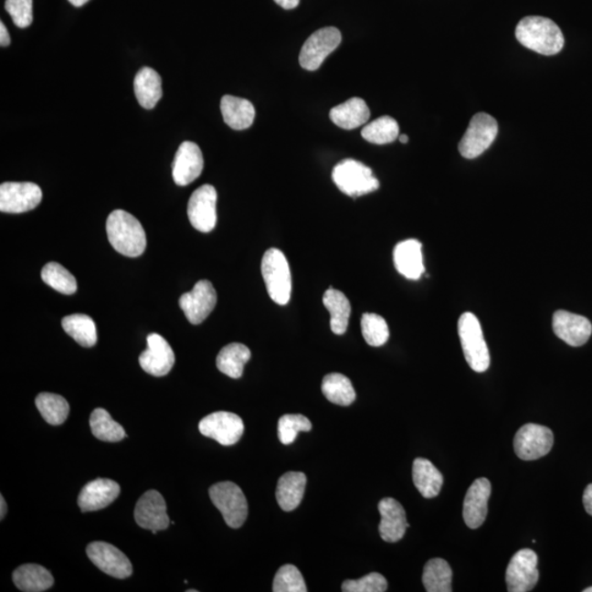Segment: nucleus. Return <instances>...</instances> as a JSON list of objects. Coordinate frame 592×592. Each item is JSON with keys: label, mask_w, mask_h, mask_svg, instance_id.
I'll return each instance as SVG.
<instances>
[{"label": "nucleus", "mask_w": 592, "mask_h": 592, "mask_svg": "<svg viewBox=\"0 0 592 592\" xmlns=\"http://www.w3.org/2000/svg\"><path fill=\"white\" fill-rule=\"evenodd\" d=\"M370 109L361 98H351L329 112V118L344 130H354L365 124L370 119Z\"/></svg>", "instance_id": "nucleus-24"}, {"label": "nucleus", "mask_w": 592, "mask_h": 592, "mask_svg": "<svg viewBox=\"0 0 592 592\" xmlns=\"http://www.w3.org/2000/svg\"><path fill=\"white\" fill-rule=\"evenodd\" d=\"M5 8L14 20V24L25 29L33 21L32 0H5Z\"/></svg>", "instance_id": "nucleus-43"}, {"label": "nucleus", "mask_w": 592, "mask_h": 592, "mask_svg": "<svg viewBox=\"0 0 592 592\" xmlns=\"http://www.w3.org/2000/svg\"><path fill=\"white\" fill-rule=\"evenodd\" d=\"M217 301V291L213 284L207 280H200L190 292L180 296L179 305L192 325H200L216 309Z\"/></svg>", "instance_id": "nucleus-12"}, {"label": "nucleus", "mask_w": 592, "mask_h": 592, "mask_svg": "<svg viewBox=\"0 0 592 592\" xmlns=\"http://www.w3.org/2000/svg\"><path fill=\"white\" fill-rule=\"evenodd\" d=\"M14 583L21 591L42 592L54 585V578L47 568L37 564H26L13 574Z\"/></svg>", "instance_id": "nucleus-28"}, {"label": "nucleus", "mask_w": 592, "mask_h": 592, "mask_svg": "<svg viewBox=\"0 0 592 592\" xmlns=\"http://www.w3.org/2000/svg\"><path fill=\"white\" fill-rule=\"evenodd\" d=\"M422 584L428 592H451L452 569L442 558H433L426 564Z\"/></svg>", "instance_id": "nucleus-33"}, {"label": "nucleus", "mask_w": 592, "mask_h": 592, "mask_svg": "<svg viewBox=\"0 0 592 592\" xmlns=\"http://www.w3.org/2000/svg\"><path fill=\"white\" fill-rule=\"evenodd\" d=\"M362 336L372 347H381L389 338V329L384 318L373 312H365L361 320Z\"/></svg>", "instance_id": "nucleus-39"}, {"label": "nucleus", "mask_w": 592, "mask_h": 592, "mask_svg": "<svg viewBox=\"0 0 592 592\" xmlns=\"http://www.w3.org/2000/svg\"><path fill=\"white\" fill-rule=\"evenodd\" d=\"M41 277L44 283L51 287L58 292L71 295L76 293L77 282L76 279L68 269L59 265L58 262H48L44 266L41 272Z\"/></svg>", "instance_id": "nucleus-38"}, {"label": "nucleus", "mask_w": 592, "mask_h": 592, "mask_svg": "<svg viewBox=\"0 0 592 592\" xmlns=\"http://www.w3.org/2000/svg\"><path fill=\"white\" fill-rule=\"evenodd\" d=\"M208 493L229 528L238 529L245 523L248 515V503L239 486L232 481H221L213 485Z\"/></svg>", "instance_id": "nucleus-6"}, {"label": "nucleus", "mask_w": 592, "mask_h": 592, "mask_svg": "<svg viewBox=\"0 0 592 592\" xmlns=\"http://www.w3.org/2000/svg\"><path fill=\"white\" fill-rule=\"evenodd\" d=\"M399 141L400 143H403V144H406V143H408L409 139L407 135L403 134L399 136Z\"/></svg>", "instance_id": "nucleus-49"}, {"label": "nucleus", "mask_w": 592, "mask_h": 592, "mask_svg": "<svg viewBox=\"0 0 592 592\" xmlns=\"http://www.w3.org/2000/svg\"><path fill=\"white\" fill-rule=\"evenodd\" d=\"M458 331L463 354L470 369L477 373L487 371L491 365V355L479 318L473 312H464L460 317Z\"/></svg>", "instance_id": "nucleus-3"}, {"label": "nucleus", "mask_w": 592, "mask_h": 592, "mask_svg": "<svg viewBox=\"0 0 592 592\" xmlns=\"http://www.w3.org/2000/svg\"><path fill=\"white\" fill-rule=\"evenodd\" d=\"M306 481V475L301 471H288L280 477L276 497L284 512H292L300 506L304 497Z\"/></svg>", "instance_id": "nucleus-25"}, {"label": "nucleus", "mask_w": 592, "mask_h": 592, "mask_svg": "<svg viewBox=\"0 0 592 592\" xmlns=\"http://www.w3.org/2000/svg\"><path fill=\"white\" fill-rule=\"evenodd\" d=\"M136 523L142 529L157 531L166 530L170 524L167 506L164 497L157 491H148L137 502L134 512Z\"/></svg>", "instance_id": "nucleus-16"}, {"label": "nucleus", "mask_w": 592, "mask_h": 592, "mask_svg": "<svg viewBox=\"0 0 592 592\" xmlns=\"http://www.w3.org/2000/svg\"><path fill=\"white\" fill-rule=\"evenodd\" d=\"M217 194L211 185H205L192 194L188 203L189 221L201 233H210L216 227Z\"/></svg>", "instance_id": "nucleus-14"}, {"label": "nucleus", "mask_w": 592, "mask_h": 592, "mask_svg": "<svg viewBox=\"0 0 592 592\" xmlns=\"http://www.w3.org/2000/svg\"><path fill=\"white\" fill-rule=\"evenodd\" d=\"M413 480L422 497L431 499L440 493L443 476L429 460L418 458L414 460Z\"/></svg>", "instance_id": "nucleus-29"}, {"label": "nucleus", "mask_w": 592, "mask_h": 592, "mask_svg": "<svg viewBox=\"0 0 592 592\" xmlns=\"http://www.w3.org/2000/svg\"><path fill=\"white\" fill-rule=\"evenodd\" d=\"M10 42L11 40L7 27H5L2 22V24H0V46L3 48L8 47Z\"/></svg>", "instance_id": "nucleus-45"}, {"label": "nucleus", "mask_w": 592, "mask_h": 592, "mask_svg": "<svg viewBox=\"0 0 592 592\" xmlns=\"http://www.w3.org/2000/svg\"><path fill=\"white\" fill-rule=\"evenodd\" d=\"M274 3L283 9L291 10L298 7L300 0H274Z\"/></svg>", "instance_id": "nucleus-46"}, {"label": "nucleus", "mask_w": 592, "mask_h": 592, "mask_svg": "<svg viewBox=\"0 0 592 592\" xmlns=\"http://www.w3.org/2000/svg\"><path fill=\"white\" fill-rule=\"evenodd\" d=\"M244 422L239 416L228 411H217L200 421L203 436L211 438L224 447L234 446L244 435Z\"/></svg>", "instance_id": "nucleus-10"}, {"label": "nucleus", "mask_w": 592, "mask_h": 592, "mask_svg": "<svg viewBox=\"0 0 592 592\" xmlns=\"http://www.w3.org/2000/svg\"><path fill=\"white\" fill-rule=\"evenodd\" d=\"M553 331L556 336L572 347L588 343L592 325L588 318L567 311H557L553 316Z\"/></svg>", "instance_id": "nucleus-18"}, {"label": "nucleus", "mask_w": 592, "mask_h": 592, "mask_svg": "<svg viewBox=\"0 0 592 592\" xmlns=\"http://www.w3.org/2000/svg\"><path fill=\"white\" fill-rule=\"evenodd\" d=\"M36 405L44 420L49 425H62L68 419L69 405L68 400L60 396V395L52 393L38 394Z\"/></svg>", "instance_id": "nucleus-35"}, {"label": "nucleus", "mask_w": 592, "mask_h": 592, "mask_svg": "<svg viewBox=\"0 0 592 592\" xmlns=\"http://www.w3.org/2000/svg\"><path fill=\"white\" fill-rule=\"evenodd\" d=\"M86 551L88 557L99 569L114 578H128L133 573L130 559L109 543L92 542Z\"/></svg>", "instance_id": "nucleus-15"}, {"label": "nucleus", "mask_w": 592, "mask_h": 592, "mask_svg": "<svg viewBox=\"0 0 592 592\" xmlns=\"http://www.w3.org/2000/svg\"><path fill=\"white\" fill-rule=\"evenodd\" d=\"M69 2L71 5H75V7H81V5H84L85 4L90 2V0H69Z\"/></svg>", "instance_id": "nucleus-48"}, {"label": "nucleus", "mask_w": 592, "mask_h": 592, "mask_svg": "<svg viewBox=\"0 0 592 592\" xmlns=\"http://www.w3.org/2000/svg\"><path fill=\"white\" fill-rule=\"evenodd\" d=\"M583 502L586 513L592 517V484L586 487L583 496Z\"/></svg>", "instance_id": "nucleus-44"}, {"label": "nucleus", "mask_w": 592, "mask_h": 592, "mask_svg": "<svg viewBox=\"0 0 592 592\" xmlns=\"http://www.w3.org/2000/svg\"><path fill=\"white\" fill-rule=\"evenodd\" d=\"M537 555L530 548H523L514 554L506 572V583L509 592H528L534 588L539 581Z\"/></svg>", "instance_id": "nucleus-11"}, {"label": "nucleus", "mask_w": 592, "mask_h": 592, "mask_svg": "<svg viewBox=\"0 0 592 592\" xmlns=\"http://www.w3.org/2000/svg\"><path fill=\"white\" fill-rule=\"evenodd\" d=\"M344 592H384L387 590V581L383 575L371 573L356 580H345L342 586Z\"/></svg>", "instance_id": "nucleus-42"}, {"label": "nucleus", "mask_w": 592, "mask_h": 592, "mask_svg": "<svg viewBox=\"0 0 592 592\" xmlns=\"http://www.w3.org/2000/svg\"><path fill=\"white\" fill-rule=\"evenodd\" d=\"M205 161L200 147L194 142H184L178 148L173 164L175 185H188L200 177Z\"/></svg>", "instance_id": "nucleus-19"}, {"label": "nucleus", "mask_w": 592, "mask_h": 592, "mask_svg": "<svg viewBox=\"0 0 592 592\" xmlns=\"http://www.w3.org/2000/svg\"><path fill=\"white\" fill-rule=\"evenodd\" d=\"M251 358L248 347L243 344H230L224 347L217 358V366L219 371L232 378L243 375L244 366Z\"/></svg>", "instance_id": "nucleus-30"}, {"label": "nucleus", "mask_w": 592, "mask_h": 592, "mask_svg": "<svg viewBox=\"0 0 592 592\" xmlns=\"http://www.w3.org/2000/svg\"><path fill=\"white\" fill-rule=\"evenodd\" d=\"M554 435L550 428L536 424L521 427L514 437V452L521 460H534L550 453Z\"/></svg>", "instance_id": "nucleus-9"}, {"label": "nucleus", "mask_w": 592, "mask_h": 592, "mask_svg": "<svg viewBox=\"0 0 592 592\" xmlns=\"http://www.w3.org/2000/svg\"><path fill=\"white\" fill-rule=\"evenodd\" d=\"M515 37L526 48L546 57L561 52L565 43L563 32L555 22L539 16L521 20L515 27Z\"/></svg>", "instance_id": "nucleus-1"}, {"label": "nucleus", "mask_w": 592, "mask_h": 592, "mask_svg": "<svg viewBox=\"0 0 592 592\" xmlns=\"http://www.w3.org/2000/svg\"><path fill=\"white\" fill-rule=\"evenodd\" d=\"M312 422L303 415H284L278 422V437L280 442L289 446L295 441L299 432L311 431Z\"/></svg>", "instance_id": "nucleus-40"}, {"label": "nucleus", "mask_w": 592, "mask_h": 592, "mask_svg": "<svg viewBox=\"0 0 592 592\" xmlns=\"http://www.w3.org/2000/svg\"><path fill=\"white\" fill-rule=\"evenodd\" d=\"M107 234L113 248L126 257H139L146 249V234L139 219L123 210H115L107 219Z\"/></svg>", "instance_id": "nucleus-2"}, {"label": "nucleus", "mask_w": 592, "mask_h": 592, "mask_svg": "<svg viewBox=\"0 0 592 592\" xmlns=\"http://www.w3.org/2000/svg\"><path fill=\"white\" fill-rule=\"evenodd\" d=\"M422 245L416 239L400 241L394 249V265L405 278L418 280L425 272Z\"/></svg>", "instance_id": "nucleus-23"}, {"label": "nucleus", "mask_w": 592, "mask_h": 592, "mask_svg": "<svg viewBox=\"0 0 592 592\" xmlns=\"http://www.w3.org/2000/svg\"><path fill=\"white\" fill-rule=\"evenodd\" d=\"M62 326L81 347L91 348L97 344V328L92 318L85 314H71L63 318Z\"/></svg>", "instance_id": "nucleus-32"}, {"label": "nucleus", "mask_w": 592, "mask_h": 592, "mask_svg": "<svg viewBox=\"0 0 592 592\" xmlns=\"http://www.w3.org/2000/svg\"><path fill=\"white\" fill-rule=\"evenodd\" d=\"M584 592H592V587H589V588L584 589Z\"/></svg>", "instance_id": "nucleus-50"}, {"label": "nucleus", "mask_w": 592, "mask_h": 592, "mask_svg": "<svg viewBox=\"0 0 592 592\" xmlns=\"http://www.w3.org/2000/svg\"><path fill=\"white\" fill-rule=\"evenodd\" d=\"M90 428L92 435L101 441L119 442L126 437L123 427L114 421L108 411L103 408L92 411Z\"/></svg>", "instance_id": "nucleus-36"}, {"label": "nucleus", "mask_w": 592, "mask_h": 592, "mask_svg": "<svg viewBox=\"0 0 592 592\" xmlns=\"http://www.w3.org/2000/svg\"><path fill=\"white\" fill-rule=\"evenodd\" d=\"M0 503H2V510H0V519H4L5 513H7V504H5L4 496H0Z\"/></svg>", "instance_id": "nucleus-47"}, {"label": "nucleus", "mask_w": 592, "mask_h": 592, "mask_svg": "<svg viewBox=\"0 0 592 592\" xmlns=\"http://www.w3.org/2000/svg\"><path fill=\"white\" fill-rule=\"evenodd\" d=\"M342 43V33L334 26L317 30L307 38L300 53V65L306 70H317L323 60Z\"/></svg>", "instance_id": "nucleus-8"}, {"label": "nucleus", "mask_w": 592, "mask_h": 592, "mask_svg": "<svg viewBox=\"0 0 592 592\" xmlns=\"http://www.w3.org/2000/svg\"><path fill=\"white\" fill-rule=\"evenodd\" d=\"M332 175L338 189L353 197L371 194L380 186L372 169L354 159H344L337 164Z\"/></svg>", "instance_id": "nucleus-5"}, {"label": "nucleus", "mask_w": 592, "mask_h": 592, "mask_svg": "<svg viewBox=\"0 0 592 592\" xmlns=\"http://www.w3.org/2000/svg\"><path fill=\"white\" fill-rule=\"evenodd\" d=\"M322 392L329 402L340 406L353 404L356 396L353 383L340 373H331L323 377Z\"/></svg>", "instance_id": "nucleus-34"}, {"label": "nucleus", "mask_w": 592, "mask_h": 592, "mask_svg": "<svg viewBox=\"0 0 592 592\" xmlns=\"http://www.w3.org/2000/svg\"><path fill=\"white\" fill-rule=\"evenodd\" d=\"M497 134L498 123L492 115L484 112L475 114L460 142V155L468 159L481 156L491 147Z\"/></svg>", "instance_id": "nucleus-7"}, {"label": "nucleus", "mask_w": 592, "mask_h": 592, "mask_svg": "<svg viewBox=\"0 0 592 592\" xmlns=\"http://www.w3.org/2000/svg\"><path fill=\"white\" fill-rule=\"evenodd\" d=\"M274 592H306V585L300 570L294 565H284L273 580Z\"/></svg>", "instance_id": "nucleus-41"}, {"label": "nucleus", "mask_w": 592, "mask_h": 592, "mask_svg": "<svg viewBox=\"0 0 592 592\" xmlns=\"http://www.w3.org/2000/svg\"><path fill=\"white\" fill-rule=\"evenodd\" d=\"M378 512L381 514V523L378 526L383 541L396 543L403 539L406 530L409 528L406 519L405 509L394 498H384L378 502Z\"/></svg>", "instance_id": "nucleus-21"}, {"label": "nucleus", "mask_w": 592, "mask_h": 592, "mask_svg": "<svg viewBox=\"0 0 592 592\" xmlns=\"http://www.w3.org/2000/svg\"><path fill=\"white\" fill-rule=\"evenodd\" d=\"M134 91L143 108H155L163 97L161 76L153 69L143 68L135 76Z\"/></svg>", "instance_id": "nucleus-27"}, {"label": "nucleus", "mask_w": 592, "mask_h": 592, "mask_svg": "<svg viewBox=\"0 0 592 592\" xmlns=\"http://www.w3.org/2000/svg\"><path fill=\"white\" fill-rule=\"evenodd\" d=\"M323 305L331 314V328L333 333L344 334L347 332L351 312L350 301L343 292L333 288L323 294Z\"/></svg>", "instance_id": "nucleus-31"}, {"label": "nucleus", "mask_w": 592, "mask_h": 592, "mask_svg": "<svg viewBox=\"0 0 592 592\" xmlns=\"http://www.w3.org/2000/svg\"><path fill=\"white\" fill-rule=\"evenodd\" d=\"M140 365L148 375L164 376L172 371L174 365V354L161 334L151 333L147 336V349L139 358Z\"/></svg>", "instance_id": "nucleus-17"}, {"label": "nucleus", "mask_w": 592, "mask_h": 592, "mask_svg": "<svg viewBox=\"0 0 592 592\" xmlns=\"http://www.w3.org/2000/svg\"><path fill=\"white\" fill-rule=\"evenodd\" d=\"M491 495L492 485L487 479H477L469 488L464 498L463 518L470 529L480 528L485 523Z\"/></svg>", "instance_id": "nucleus-20"}, {"label": "nucleus", "mask_w": 592, "mask_h": 592, "mask_svg": "<svg viewBox=\"0 0 592 592\" xmlns=\"http://www.w3.org/2000/svg\"><path fill=\"white\" fill-rule=\"evenodd\" d=\"M261 273L269 296L279 305H287L292 292V277L287 258L281 250L271 248L265 252Z\"/></svg>", "instance_id": "nucleus-4"}, {"label": "nucleus", "mask_w": 592, "mask_h": 592, "mask_svg": "<svg viewBox=\"0 0 592 592\" xmlns=\"http://www.w3.org/2000/svg\"><path fill=\"white\" fill-rule=\"evenodd\" d=\"M221 112L224 122L236 131L250 128L256 115L254 104L246 99L229 95L222 98Z\"/></svg>", "instance_id": "nucleus-26"}, {"label": "nucleus", "mask_w": 592, "mask_h": 592, "mask_svg": "<svg viewBox=\"0 0 592 592\" xmlns=\"http://www.w3.org/2000/svg\"><path fill=\"white\" fill-rule=\"evenodd\" d=\"M120 495L118 482L98 479L88 482L79 496V506L82 513L97 512L112 503Z\"/></svg>", "instance_id": "nucleus-22"}, {"label": "nucleus", "mask_w": 592, "mask_h": 592, "mask_svg": "<svg viewBox=\"0 0 592 592\" xmlns=\"http://www.w3.org/2000/svg\"><path fill=\"white\" fill-rule=\"evenodd\" d=\"M361 135L372 144H389L399 137V125L391 117H381L365 125Z\"/></svg>", "instance_id": "nucleus-37"}, {"label": "nucleus", "mask_w": 592, "mask_h": 592, "mask_svg": "<svg viewBox=\"0 0 592 592\" xmlns=\"http://www.w3.org/2000/svg\"><path fill=\"white\" fill-rule=\"evenodd\" d=\"M42 196V190L36 184L4 183L0 185V211L20 214L35 210Z\"/></svg>", "instance_id": "nucleus-13"}]
</instances>
